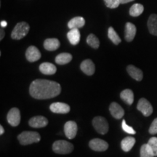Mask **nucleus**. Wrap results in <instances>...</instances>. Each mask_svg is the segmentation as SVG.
Segmentation results:
<instances>
[{"label":"nucleus","mask_w":157,"mask_h":157,"mask_svg":"<svg viewBox=\"0 0 157 157\" xmlns=\"http://www.w3.org/2000/svg\"><path fill=\"white\" fill-rule=\"evenodd\" d=\"M61 87L58 82L46 79H36L31 84L30 95L35 99L45 100L60 95Z\"/></svg>","instance_id":"f257e3e1"},{"label":"nucleus","mask_w":157,"mask_h":157,"mask_svg":"<svg viewBox=\"0 0 157 157\" xmlns=\"http://www.w3.org/2000/svg\"><path fill=\"white\" fill-rule=\"evenodd\" d=\"M19 143L23 146L39 143L41 140V136L38 132L32 131H25L17 136Z\"/></svg>","instance_id":"f03ea898"},{"label":"nucleus","mask_w":157,"mask_h":157,"mask_svg":"<svg viewBox=\"0 0 157 157\" xmlns=\"http://www.w3.org/2000/svg\"><path fill=\"white\" fill-rule=\"evenodd\" d=\"M30 26L26 22L17 23L11 33V37L13 39L20 40L28 34Z\"/></svg>","instance_id":"7ed1b4c3"},{"label":"nucleus","mask_w":157,"mask_h":157,"mask_svg":"<svg viewBox=\"0 0 157 157\" xmlns=\"http://www.w3.org/2000/svg\"><path fill=\"white\" fill-rule=\"evenodd\" d=\"M52 150L58 154H68L73 151V144L66 140H57L52 145Z\"/></svg>","instance_id":"20e7f679"},{"label":"nucleus","mask_w":157,"mask_h":157,"mask_svg":"<svg viewBox=\"0 0 157 157\" xmlns=\"http://www.w3.org/2000/svg\"><path fill=\"white\" fill-rule=\"evenodd\" d=\"M93 125L95 130L101 135L106 134L109 131V124L103 117H96L93 119Z\"/></svg>","instance_id":"39448f33"},{"label":"nucleus","mask_w":157,"mask_h":157,"mask_svg":"<svg viewBox=\"0 0 157 157\" xmlns=\"http://www.w3.org/2000/svg\"><path fill=\"white\" fill-rule=\"evenodd\" d=\"M137 109L140 111L145 117H149L153 113V107L150 102L146 98H140L137 105Z\"/></svg>","instance_id":"423d86ee"},{"label":"nucleus","mask_w":157,"mask_h":157,"mask_svg":"<svg viewBox=\"0 0 157 157\" xmlns=\"http://www.w3.org/2000/svg\"><path fill=\"white\" fill-rule=\"evenodd\" d=\"M7 121L11 126L16 127L21 122V112L17 108H13L9 111L7 116Z\"/></svg>","instance_id":"0eeeda50"},{"label":"nucleus","mask_w":157,"mask_h":157,"mask_svg":"<svg viewBox=\"0 0 157 157\" xmlns=\"http://www.w3.org/2000/svg\"><path fill=\"white\" fill-rule=\"evenodd\" d=\"M89 146L92 150L98 152L105 151L109 148V144L106 141L99 138H95L90 140Z\"/></svg>","instance_id":"6e6552de"},{"label":"nucleus","mask_w":157,"mask_h":157,"mask_svg":"<svg viewBox=\"0 0 157 157\" xmlns=\"http://www.w3.org/2000/svg\"><path fill=\"white\" fill-rule=\"evenodd\" d=\"M41 56H42V55H41L40 51L35 46L29 47L26 50V52H25V58L28 61L31 63L39 60L41 58Z\"/></svg>","instance_id":"1a4fd4ad"},{"label":"nucleus","mask_w":157,"mask_h":157,"mask_svg":"<svg viewBox=\"0 0 157 157\" xmlns=\"http://www.w3.org/2000/svg\"><path fill=\"white\" fill-rule=\"evenodd\" d=\"M77 129V124L75 121H68L64 125L65 135L68 139H73L76 137Z\"/></svg>","instance_id":"9d476101"},{"label":"nucleus","mask_w":157,"mask_h":157,"mask_svg":"<svg viewBox=\"0 0 157 157\" xmlns=\"http://www.w3.org/2000/svg\"><path fill=\"white\" fill-rule=\"evenodd\" d=\"M29 125L34 128H42L48 125V120L47 118L42 116H36V117H32L29 121Z\"/></svg>","instance_id":"9b49d317"},{"label":"nucleus","mask_w":157,"mask_h":157,"mask_svg":"<svg viewBox=\"0 0 157 157\" xmlns=\"http://www.w3.org/2000/svg\"><path fill=\"white\" fill-rule=\"evenodd\" d=\"M50 109L52 112L56 113H68L70 111V106L66 103L57 102L51 104Z\"/></svg>","instance_id":"f8f14e48"},{"label":"nucleus","mask_w":157,"mask_h":157,"mask_svg":"<svg viewBox=\"0 0 157 157\" xmlns=\"http://www.w3.org/2000/svg\"><path fill=\"white\" fill-rule=\"evenodd\" d=\"M137 29L136 26L132 23L127 22L125 25V31H124V39L127 42H130L134 39L135 35H136Z\"/></svg>","instance_id":"ddd939ff"},{"label":"nucleus","mask_w":157,"mask_h":157,"mask_svg":"<svg viewBox=\"0 0 157 157\" xmlns=\"http://www.w3.org/2000/svg\"><path fill=\"white\" fill-rule=\"evenodd\" d=\"M80 68L84 74L88 76H92L95 71V64L90 59L83 60L80 65Z\"/></svg>","instance_id":"4468645a"},{"label":"nucleus","mask_w":157,"mask_h":157,"mask_svg":"<svg viewBox=\"0 0 157 157\" xmlns=\"http://www.w3.org/2000/svg\"><path fill=\"white\" fill-rule=\"evenodd\" d=\"M109 111L112 117L117 119H120L124 115V109L119 105V104L116 103V102H113L111 103L109 106Z\"/></svg>","instance_id":"2eb2a0df"},{"label":"nucleus","mask_w":157,"mask_h":157,"mask_svg":"<svg viewBox=\"0 0 157 157\" xmlns=\"http://www.w3.org/2000/svg\"><path fill=\"white\" fill-rule=\"evenodd\" d=\"M127 71L129 75L136 81H141L143 79V74L140 68L135 67L133 65H129L127 67Z\"/></svg>","instance_id":"dca6fc26"},{"label":"nucleus","mask_w":157,"mask_h":157,"mask_svg":"<svg viewBox=\"0 0 157 157\" xmlns=\"http://www.w3.org/2000/svg\"><path fill=\"white\" fill-rule=\"evenodd\" d=\"M39 71H41V73L45 74V75H52L56 73L57 68L54 64L45 62L39 66Z\"/></svg>","instance_id":"f3484780"},{"label":"nucleus","mask_w":157,"mask_h":157,"mask_svg":"<svg viewBox=\"0 0 157 157\" xmlns=\"http://www.w3.org/2000/svg\"><path fill=\"white\" fill-rule=\"evenodd\" d=\"M60 42L56 38H49L45 39L44 42V48L48 51H55L60 47Z\"/></svg>","instance_id":"a211bd4d"},{"label":"nucleus","mask_w":157,"mask_h":157,"mask_svg":"<svg viewBox=\"0 0 157 157\" xmlns=\"http://www.w3.org/2000/svg\"><path fill=\"white\" fill-rule=\"evenodd\" d=\"M85 25V20L83 17L77 16L71 19L68 23V27L70 29H80Z\"/></svg>","instance_id":"6ab92c4d"},{"label":"nucleus","mask_w":157,"mask_h":157,"mask_svg":"<svg viewBox=\"0 0 157 157\" xmlns=\"http://www.w3.org/2000/svg\"><path fill=\"white\" fill-rule=\"evenodd\" d=\"M67 38L72 45H76L80 41V31L78 29H70L67 33Z\"/></svg>","instance_id":"aec40b11"},{"label":"nucleus","mask_w":157,"mask_h":157,"mask_svg":"<svg viewBox=\"0 0 157 157\" xmlns=\"http://www.w3.org/2000/svg\"><path fill=\"white\" fill-rule=\"evenodd\" d=\"M147 25H148L149 32H150L152 35L157 36V15L156 14H152L149 16L148 23H147Z\"/></svg>","instance_id":"412c9836"},{"label":"nucleus","mask_w":157,"mask_h":157,"mask_svg":"<svg viewBox=\"0 0 157 157\" xmlns=\"http://www.w3.org/2000/svg\"><path fill=\"white\" fill-rule=\"evenodd\" d=\"M135 143V139L133 137L128 136L124 138L121 142V148L124 151L129 152Z\"/></svg>","instance_id":"4be33fe9"},{"label":"nucleus","mask_w":157,"mask_h":157,"mask_svg":"<svg viewBox=\"0 0 157 157\" xmlns=\"http://www.w3.org/2000/svg\"><path fill=\"white\" fill-rule=\"evenodd\" d=\"M120 98L122 101H124L129 105H132L133 101H134V94H133L132 90L129 89L123 90L120 94Z\"/></svg>","instance_id":"5701e85b"},{"label":"nucleus","mask_w":157,"mask_h":157,"mask_svg":"<svg viewBox=\"0 0 157 157\" xmlns=\"http://www.w3.org/2000/svg\"><path fill=\"white\" fill-rule=\"evenodd\" d=\"M72 56L70 53L67 52H63V53H60L56 57V63L58 65H65L67 64L68 63L71 61Z\"/></svg>","instance_id":"b1692460"},{"label":"nucleus","mask_w":157,"mask_h":157,"mask_svg":"<svg viewBox=\"0 0 157 157\" xmlns=\"http://www.w3.org/2000/svg\"><path fill=\"white\" fill-rule=\"evenodd\" d=\"M144 11V7L141 4H134L131 6V7L129 8V15L132 17H138L142 14Z\"/></svg>","instance_id":"393cba45"},{"label":"nucleus","mask_w":157,"mask_h":157,"mask_svg":"<svg viewBox=\"0 0 157 157\" xmlns=\"http://www.w3.org/2000/svg\"><path fill=\"white\" fill-rule=\"evenodd\" d=\"M108 36H109L110 40L116 45L119 44L121 42L120 37L119 36V35L116 32L114 29L111 26L109 27V29H108Z\"/></svg>","instance_id":"a878e982"},{"label":"nucleus","mask_w":157,"mask_h":157,"mask_svg":"<svg viewBox=\"0 0 157 157\" xmlns=\"http://www.w3.org/2000/svg\"><path fill=\"white\" fill-rule=\"evenodd\" d=\"M154 154L153 151L149 146V145L143 144L140 148V157H154Z\"/></svg>","instance_id":"bb28decb"},{"label":"nucleus","mask_w":157,"mask_h":157,"mask_svg":"<svg viewBox=\"0 0 157 157\" xmlns=\"http://www.w3.org/2000/svg\"><path fill=\"white\" fill-rule=\"evenodd\" d=\"M87 43L91 48L98 49L100 46V41L95 34H90L87 38Z\"/></svg>","instance_id":"cd10ccee"},{"label":"nucleus","mask_w":157,"mask_h":157,"mask_svg":"<svg viewBox=\"0 0 157 157\" xmlns=\"http://www.w3.org/2000/svg\"><path fill=\"white\" fill-rule=\"evenodd\" d=\"M104 3L108 8L115 9L117 8L120 5V0H103Z\"/></svg>","instance_id":"c85d7f7f"},{"label":"nucleus","mask_w":157,"mask_h":157,"mask_svg":"<svg viewBox=\"0 0 157 157\" xmlns=\"http://www.w3.org/2000/svg\"><path fill=\"white\" fill-rule=\"evenodd\" d=\"M148 144L154 152L155 156H157V137H152L149 139Z\"/></svg>","instance_id":"c756f323"},{"label":"nucleus","mask_w":157,"mask_h":157,"mask_svg":"<svg viewBox=\"0 0 157 157\" xmlns=\"http://www.w3.org/2000/svg\"><path fill=\"white\" fill-rule=\"evenodd\" d=\"M121 127H122V129L125 132L128 133V134H130V135H135L136 132H135V130L134 129L132 128V127L129 126L128 124L126 123V121L124 119L122 121V124H121Z\"/></svg>","instance_id":"7c9ffc66"},{"label":"nucleus","mask_w":157,"mask_h":157,"mask_svg":"<svg viewBox=\"0 0 157 157\" xmlns=\"http://www.w3.org/2000/svg\"><path fill=\"white\" fill-rule=\"evenodd\" d=\"M149 133L151 135L157 134V118L153 121L151 124L150 128H149Z\"/></svg>","instance_id":"2f4dec72"},{"label":"nucleus","mask_w":157,"mask_h":157,"mask_svg":"<svg viewBox=\"0 0 157 157\" xmlns=\"http://www.w3.org/2000/svg\"><path fill=\"white\" fill-rule=\"evenodd\" d=\"M5 30H4V29L2 27L1 29H0V40H2L4 37H5Z\"/></svg>","instance_id":"473e14b6"},{"label":"nucleus","mask_w":157,"mask_h":157,"mask_svg":"<svg viewBox=\"0 0 157 157\" xmlns=\"http://www.w3.org/2000/svg\"><path fill=\"white\" fill-rule=\"evenodd\" d=\"M135 1V0H120V3L121 4H127L129 2H131Z\"/></svg>","instance_id":"72a5a7b5"},{"label":"nucleus","mask_w":157,"mask_h":157,"mask_svg":"<svg viewBox=\"0 0 157 157\" xmlns=\"http://www.w3.org/2000/svg\"><path fill=\"white\" fill-rule=\"evenodd\" d=\"M6 25H7V22L5 21H1V26L2 27V28H5Z\"/></svg>","instance_id":"f704fd0d"},{"label":"nucleus","mask_w":157,"mask_h":157,"mask_svg":"<svg viewBox=\"0 0 157 157\" xmlns=\"http://www.w3.org/2000/svg\"><path fill=\"white\" fill-rule=\"evenodd\" d=\"M4 132H5V129H4L3 127L1 125V126H0V135H3Z\"/></svg>","instance_id":"c9c22d12"}]
</instances>
